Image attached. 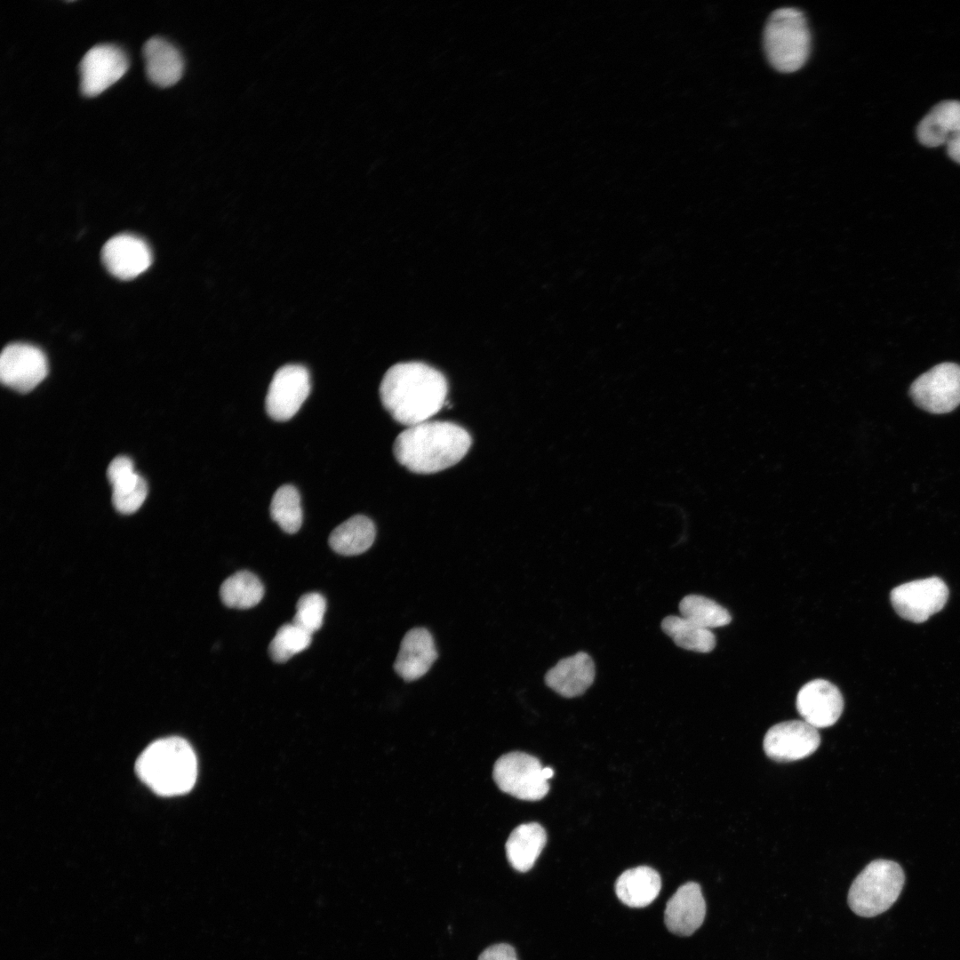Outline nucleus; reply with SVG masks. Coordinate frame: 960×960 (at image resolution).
<instances>
[{"label": "nucleus", "instance_id": "f257e3e1", "mask_svg": "<svg viewBox=\"0 0 960 960\" xmlns=\"http://www.w3.org/2000/svg\"><path fill=\"white\" fill-rule=\"evenodd\" d=\"M379 392L391 417L411 427L427 421L442 409L448 383L441 372L428 364L398 363L386 372Z\"/></svg>", "mask_w": 960, "mask_h": 960}, {"label": "nucleus", "instance_id": "f03ea898", "mask_svg": "<svg viewBox=\"0 0 960 960\" xmlns=\"http://www.w3.org/2000/svg\"><path fill=\"white\" fill-rule=\"evenodd\" d=\"M472 444L469 433L449 421H424L407 427L395 439L396 460L417 474H432L457 464Z\"/></svg>", "mask_w": 960, "mask_h": 960}, {"label": "nucleus", "instance_id": "7ed1b4c3", "mask_svg": "<svg viewBox=\"0 0 960 960\" xmlns=\"http://www.w3.org/2000/svg\"><path fill=\"white\" fill-rule=\"evenodd\" d=\"M135 771L155 793L172 796L188 792L196 783L197 761L189 743L168 737L149 744L139 756Z\"/></svg>", "mask_w": 960, "mask_h": 960}, {"label": "nucleus", "instance_id": "20e7f679", "mask_svg": "<svg viewBox=\"0 0 960 960\" xmlns=\"http://www.w3.org/2000/svg\"><path fill=\"white\" fill-rule=\"evenodd\" d=\"M764 48L776 70L791 73L800 69L811 51V34L804 13L793 7L774 11L764 27Z\"/></svg>", "mask_w": 960, "mask_h": 960}, {"label": "nucleus", "instance_id": "39448f33", "mask_svg": "<svg viewBox=\"0 0 960 960\" xmlns=\"http://www.w3.org/2000/svg\"><path fill=\"white\" fill-rule=\"evenodd\" d=\"M905 882L902 868L895 861L876 860L853 880L847 901L852 911L873 917L889 909L898 900Z\"/></svg>", "mask_w": 960, "mask_h": 960}, {"label": "nucleus", "instance_id": "423d86ee", "mask_svg": "<svg viewBox=\"0 0 960 960\" xmlns=\"http://www.w3.org/2000/svg\"><path fill=\"white\" fill-rule=\"evenodd\" d=\"M539 759L523 752L501 756L493 767V779L505 793L526 801L542 799L548 792Z\"/></svg>", "mask_w": 960, "mask_h": 960}, {"label": "nucleus", "instance_id": "0eeeda50", "mask_svg": "<svg viewBox=\"0 0 960 960\" xmlns=\"http://www.w3.org/2000/svg\"><path fill=\"white\" fill-rule=\"evenodd\" d=\"M910 396L922 409L946 413L960 404V365L942 363L920 375L910 387Z\"/></svg>", "mask_w": 960, "mask_h": 960}, {"label": "nucleus", "instance_id": "6e6552de", "mask_svg": "<svg viewBox=\"0 0 960 960\" xmlns=\"http://www.w3.org/2000/svg\"><path fill=\"white\" fill-rule=\"evenodd\" d=\"M948 588L938 577L903 583L891 592V602L903 619L921 623L940 612L947 603Z\"/></svg>", "mask_w": 960, "mask_h": 960}, {"label": "nucleus", "instance_id": "1a4fd4ad", "mask_svg": "<svg viewBox=\"0 0 960 960\" xmlns=\"http://www.w3.org/2000/svg\"><path fill=\"white\" fill-rule=\"evenodd\" d=\"M311 389L310 375L300 364H286L273 376L265 399L270 418L285 421L300 410Z\"/></svg>", "mask_w": 960, "mask_h": 960}, {"label": "nucleus", "instance_id": "9d476101", "mask_svg": "<svg viewBox=\"0 0 960 960\" xmlns=\"http://www.w3.org/2000/svg\"><path fill=\"white\" fill-rule=\"evenodd\" d=\"M44 352L26 343L7 345L0 357V379L7 387L26 393L34 389L47 375Z\"/></svg>", "mask_w": 960, "mask_h": 960}, {"label": "nucleus", "instance_id": "9b49d317", "mask_svg": "<svg viewBox=\"0 0 960 960\" xmlns=\"http://www.w3.org/2000/svg\"><path fill=\"white\" fill-rule=\"evenodd\" d=\"M128 66L127 56L119 47L106 44L93 46L79 65L82 93L87 97L99 95L119 80Z\"/></svg>", "mask_w": 960, "mask_h": 960}, {"label": "nucleus", "instance_id": "f8f14e48", "mask_svg": "<svg viewBox=\"0 0 960 960\" xmlns=\"http://www.w3.org/2000/svg\"><path fill=\"white\" fill-rule=\"evenodd\" d=\"M820 743V737L815 727L804 720H791L772 726L764 738L763 746L769 758L792 762L811 756Z\"/></svg>", "mask_w": 960, "mask_h": 960}, {"label": "nucleus", "instance_id": "ddd939ff", "mask_svg": "<svg viewBox=\"0 0 960 960\" xmlns=\"http://www.w3.org/2000/svg\"><path fill=\"white\" fill-rule=\"evenodd\" d=\"M844 700L839 689L824 679L806 683L796 696V709L804 721L812 726L825 728L840 717Z\"/></svg>", "mask_w": 960, "mask_h": 960}, {"label": "nucleus", "instance_id": "4468645a", "mask_svg": "<svg viewBox=\"0 0 960 960\" xmlns=\"http://www.w3.org/2000/svg\"><path fill=\"white\" fill-rule=\"evenodd\" d=\"M101 259L114 276L129 280L148 268L152 255L149 247L142 239L123 234L113 236L104 244Z\"/></svg>", "mask_w": 960, "mask_h": 960}, {"label": "nucleus", "instance_id": "2eb2a0df", "mask_svg": "<svg viewBox=\"0 0 960 960\" xmlns=\"http://www.w3.org/2000/svg\"><path fill=\"white\" fill-rule=\"evenodd\" d=\"M706 903L699 884L681 885L668 900L664 912L667 928L679 936H690L702 924Z\"/></svg>", "mask_w": 960, "mask_h": 960}, {"label": "nucleus", "instance_id": "dca6fc26", "mask_svg": "<svg viewBox=\"0 0 960 960\" xmlns=\"http://www.w3.org/2000/svg\"><path fill=\"white\" fill-rule=\"evenodd\" d=\"M434 639L425 628L407 631L394 662L396 673L406 682L422 677L437 659Z\"/></svg>", "mask_w": 960, "mask_h": 960}, {"label": "nucleus", "instance_id": "f3484780", "mask_svg": "<svg viewBox=\"0 0 960 960\" xmlns=\"http://www.w3.org/2000/svg\"><path fill=\"white\" fill-rule=\"evenodd\" d=\"M107 476L113 487L112 501L116 509L122 514L136 512L146 500L148 485L135 472L132 460L126 456L115 458L108 468Z\"/></svg>", "mask_w": 960, "mask_h": 960}, {"label": "nucleus", "instance_id": "a211bd4d", "mask_svg": "<svg viewBox=\"0 0 960 960\" xmlns=\"http://www.w3.org/2000/svg\"><path fill=\"white\" fill-rule=\"evenodd\" d=\"M596 676L595 664L586 652L560 660L545 676L546 684L565 698L583 694L593 684Z\"/></svg>", "mask_w": 960, "mask_h": 960}, {"label": "nucleus", "instance_id": "6ab92c4d", "mask_svg": "<svg viewBox=\"0 0 960 960\" xmlns=\"http://www.w3.org/2000/svg\"><path fill=\"white\" fill-rule=\"evenodd\" d=\"M148 78L156 85L168 87L182 76L184 61L180 51L162 37L154 36L143 46Z\"/></svg>", "mask_w": 960, "mask_h": 960}, {"label": "nucleus", "instance_id": "aec40b11", "mask_svg": "<svg viewBox=\"0 0 960 960\" xmlns=\"http://www.w3.org/2000/svg\"><path fill=\"white\" fill-rule=\"evenodd\" d=\"M661 880L659 873L647 866L624 871L616 880L615 892L619 900L631 908H644L659 895Z\"/></svg>", "mask_w": 960, "mask_h": 960}, {"label": "nucleus", "instance_id": "412c9836", "mask_svg": "<svg viewBox=\"0 0 960 960\" xmlns=\"http://www.w3.org/2000/svg\"><path fill=\"white\" fill-rule=\"evenodd\" d=\"M547 842V834L536 822L521 824L510 834L506 843L507 858L516 870H530Z\"/></svg>", "mask_w": 960, "mask_h": 960}, {"label": "nucleus", "instance_id": "4be33fe9", "mask_svg": "<svg viewBox=\"0 0 960 960\" xmlns=\"http://www.w3.org/2000/svg\"><path fill=\"white\" fill-rule=\"evenodd\" d=\"M959 124L960 101L942 100L934 105L917 124V140L927 148L941 146L946 144Z\"/></svg>", "mask_w": 960, "mask_h": 960}, {"label": "nucleus", "instance_id": "5701e85b", "mask_svg": "<svg viewBox=\"0 0 960 960\" xmlns=\"http://www.w3.org/2000/svg\"><path fill=\"white\" fill-rule=\"evenodd\" d=\"M376 536L373 522L363 515H356L338 525L329 536V545L336 553L356 556L368 550Z\"/></svg>", "mask_w": 960, "mask_h": 960}, {"label": "nucleus", "instance_id": "b1692460", "mask_svg": "<svg viewBox=\"0 0 960 960\" xmlns=\"http://www.w3.org/2000/svg\"><path fill=\"white\" fill-rule=\"evenodd\" d=\"M263 595L264 587L261 581L248 571L232 574L220 588V599L229 608H252L261 601Z\"/></svg>", "mask_w": 960, "mask_h": 960}, {"label": "nucleus", "instance_id": "393cba45", "mask_svg": "<svg viewBox=\"0 0 960 960\" xmlns=\"http://www.w3.org/2000/svg\"><path fill=\"white\" fill-rule=\"evenodd\" d=\"M661 628L677 646L685 650L709 652L716 646V636L710 629L682 616L665 617L661 621Z\"/></svg>", "mask_w": 960, "mask_h": 960}, {"label": "nucleus", "instance_id": "a878e982", "mask_svg": "<svg viewBox=\"0 0 960 960\" xmlns=\"http://www.w3.org/2000/svg\"><path fill=\"white\" fill-rule=\"evenodd\" d=\"M681 616L711 629L726 626L732 620L729 612L716 602L700 595H688L679 603Z\"/></svg>", "mask_w": 960, "mask_h": 960}, {"label": "nucleus", "instance_id": "bb28decb", "mask_svg": "<svg viewBox=\"0 0 960 960\" xmlns=\"http://www.w3.org/2000/svg\"><path fill=\"white\" fill-rule=\"evenodd\" d=\"M270 516L280 528L290 534L297 532L302 524V509L298 490L285 484L279 487L270 503Z\"/></svg>", "mask_w": 960, "mask_h": 960}, {"label": "nucleus", "instance_id": "cd10ccee", "mask_svg": "<svg viewBox=\"0 0 960 960\" xmlns=\"http://www.w3.org/2000/svg\"><path fill=\"white\" fill-rule=\"evenodd\" d=\"M311 641L312 634L294 623L282 625L269 644V656L275 662H286L295 654L306 650Z\"/></svg>", "mask_w": 960, "mask_h": 960}, {"label": "nucleus", "instance_id": "c85d7f7f", "mask_svg": "<svg viewBox=\"0 0 960 960\" xmlns=\"http://www.w3.org/2000/svg\"><path fill=\"white\" fill-rule=\"evenodd\" d=\"M325 611L326 601L321 594L307 593L298 600L292 622L313 634L322 627Z\"/></svg>", "mask_w": 960, "mask_h": 960}, {"label": "nucleus", "instance_id": "c756f323", "mask_svg": "<svg viewBox=\"0 0 960 960\" xmlns=\"http://www.w3.org/2000/svg\"><path fill=\"white\" fill-rule=\"evenodd\" d=\"M478 960H518L516 950L508 944H496L486 948Z\"/></svg>", "mask_w": 960, "mask_h": 960}, {"label": "nucleus", "instance_id": "7c9ffc66", "mask_svg": "<svg viewBox=\"0 0 960 960\" xmlns=\"http://www.w3.org/2000/svg\"><path fill=\"white\" fill-rule=\"evenodd\" d=\"M945 145L948 156L960 164V124L949 135Z\"/></svg>", "mask_w": 960, "mask_h": 960}, {"label": "nucleus", "instance_id": "2f4dec72", "mask_svg": "<svg viewBox=\"0 0 960 960\" xmlns=\"http://www.w3.org/2000/svg\"><path fill=\"white\" fill-rule=\"evenodd\" d=\"M542 775L548 780L554 775V771L550 767H543Z\"/></svg>", "mask_w": 960, "mask_h": 960}]
</instances>
